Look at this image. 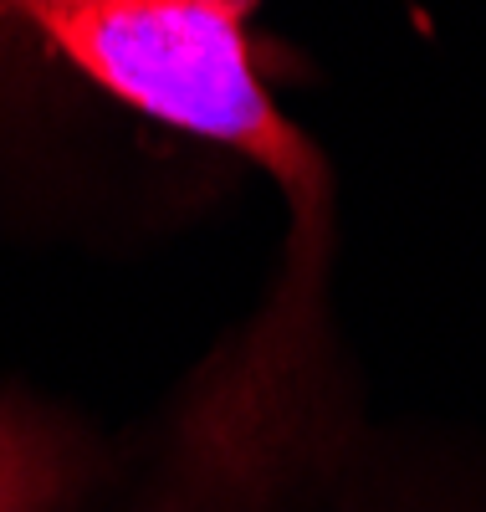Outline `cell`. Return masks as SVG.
Segmentation results:
<instances>
[{"label": "cell", "mask_w": 486, "mask_h": 512, "mask_svg": "<svg viewBox=\"0 0 486 512\" xmlns=\"http://www.w3.org/2000/svg\"><path fill=\"white\" fill-rule=\"evenodd\" d=\"M87 492V446L31 400L0 395V512H72Z\"/></svg>", "instance_id": "obj_3"}, {"label": "cell", "mask_w": 486, "mask_h": 512, "mask_svg": "<svg viewBox=\"0 0 486 512\" xmlns=\"http://www.w3.org/2000/svg\"><path fill=\"white\" fill-rule=\"evenodd\" d=\"M272 180L287 195L277 287L190 395L169 477L144 512H272L282 492L338 446V369L328 328L333 175L307 139Z\"/></svg>", "instance_id": "obj_1"}, {"label": "cell", "mask_w": 486, "mask_h": 512, "mask_svg": "<svg viewBox=\"0 0 486 512\" xmlns=\"http://www.w3.org/2000/svg\"><path fill=\"white\" fill-rule=\"evenodd\" d=\"M21 6H159V0H0V11H21ZM220 6H241L251 16L256 0H220Z\"/></svg>", "instance_id": "obj_4"}, {"label": "cell", "mask_w": 486, "mask_h": 512, "mask_svg": "<svg viewBox=\"0 0 486 512\" xmlns=\"http://www.w3.org/2000/svg\"><path fill=\"white\" fill-rule=\"evenodd\" d=\"M16 16L98 88L195 139L241 149L277 113L251 67L241 6H21Z\"/></svg>", "instance_id": "obj_2"}]
</instances>
